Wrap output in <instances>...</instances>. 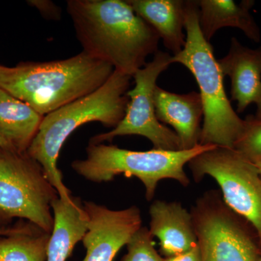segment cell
<instances>
[{
  "label": "cell",
  "mask_w": 261,
  "mask_h": 261,
  "mask_svg": "<svg viewBox=\"0 0 261 261\" xmlns=\"http://www.w3.org/2000/svg\"><path fill=\"white\" fill-rule=\"evenodd\" d=\"M67 12L84 53L123 74L133 77L159 51V34L127 1L69 0Z\"/></svg>",
  "instance_id": "6da1fadb"
},
{
  "label": "cell",
  "mask_w": 261,
  "mask_h": 261,
  "mask_svg": "<svg viewBox=\"0 0 261 261\" xmlns=\"http://www.w3.org/2000/svg\"><path fill=\"white\" fill-rule=\"evenodd\" d=\"M114 71L109 63L82 51L64 60L0 66V88L46 116L93 93Z\"/></svg>",
  "instance_id": "7a4b0ae2"
},
{
  "label": "cell",
  "mask_w": 261,
  "mask_h": 261,
  "mask_svg": "<svg viewBox=\"0 0 261 261\" xmlns=\"http://www.w3.org/2000/svg\"><path fill=\"white\" fill-rule=\"evenodd\" d=\"M132 77L114 70L100 88L44 116L27 153L40 163L51 185L62 200L72 198L58 167L60 152L65 140L76 128L97 121L116 128L126 113Z\"/></svg>",
  "instance_id": "3957f363"
},
{
  "label": "cell",
  "mask_w": 261,
  "mask_h": 261,
  "mask_svg": "<svg viewBox=\"0 0 261 261\" xmlns=\"http://www.w3.org/2000/svg\"><path fill=\"white\" fill-rule=\"evenodd\" d=\"M185 29V47L171 60L172 63H179L190 70L200 89L203 108L200 145L233 149L245 121L235 112L225 92L224 75L219 61L201 32L197 1H186Z\"/></svg>",
  "instance_id": "277c9868"
},
{
  "label": "cell",
  "mask_w": 261,
  "mask_h": 261,
  "mask_svg": "<svg viewBox=\"0 0 261 261\" xmlns=\"http://www.w3.org/2000/svg\"><path fill=\"white\" fill-rule=\"evenodd\" d=\"M216 147L199 145L188 150L132 151L116 145L89 142L87 156L75 160L71 167L81 176L95 183L113 180L120 174L140 179L145 189V197L152 201L159 182L173 179L187 187L190 181L185 166L195 156Z\"/></svg>",
  "instance_id": "5b68a950"
},
{
  "label": "cell",
  "mask_w": 261,
  "mask_h": 261,
  "mask_svg": "<svg viewBox=\"0 0 261 261\" xmlns=\"http://www.w3.org/2000/svg\"><path fill=\"white\" fill-rule=\"evenodd\" d=\"M58 197L40 163L27 152L0 147V222L27 219L51 233Z\"/></svg>",
  "instance_id": "8992f818"
},
{
  "label": "cell",
  "mask_w": 261,
  "mask_h": 261,
  "mask_svg": "<svg viewBox=\"0 0 261 261\" xmlns=\"http://www.w3.org/2000/svg\"><path fill=\"white\" fill-rule=\"evenodd\" d=\"M202 261H258L256 233L225 204L221 192L210 190L190 211Z\"/></svg>",
  "instance_id": "52a82bcc"
},
{
  "label": "cell",
  "mask_w": 261,
  "mask_h": 261,
  "mask_svg": "<svg viewBox=\"0 0 261 261\" xmlns=\"http://www.w3.org/2000/svg\"><path fill=\"white\" fill-rule=\"evenodd\" d=\"M187 165L197 183L207 176L217 182L225 204L252 226L261 249V176L256 165L234 149L217 146Z\"/></svg>",
  "instance_id": "ba28073f"
},
{
  "label": "cell",
  "mask_w": 261,
  "mask_h": 261,
  "mask_svg": "<svg viewBox=\"0 0 261 261\" xmlns=\"http://www.w3.org/2000/svg\"><path fill=\"white\" fill-rule=\"evenodd\" d=\"M172 56L166 51H158L153 60L133 75L135 88L127 92L129 98L126 113L119 124L106 133L91 138L90 143L112 142L116 137L139 135L148 139L154 149L181 150V144L174 130L159 121L154 108V93L158 78L170 65Z\"/></svg>",
  "instance_id": "9c48e42d"
},
{
  "label": "cell",
  "mask_w": 261,
  "mask_h": 261,
  "mask_svg": "<svg viewBox=\"0 0 261 261\" xmlns=\"http://www.w3.org/2000/svg\"><path fill=\"white\" fill-rule=\"evenodd\" d=\"M87 229L82 239L83 261H113L120 250L142 227L140 209L135 205L112 210L92 201H84Z\"/></svg>",
  "instance_id": "30bf717a"
},
{
  "label": "cell",
  "mask_w": 261,
  "mask_h": 261,
  "mask_svg": "<svg viewBox=\"0 0 261 261\" xmlns=\"http://www.w3.org/2000/svg\"><path fill=\"white\" fill-rule=\"evenodd\" d=\"M149 214V233L159 239L164 257L181 255L197 245L191 213L181 202L154 200Z\"/></svg>",
  "instance_id": "8fae6325"
},
{
  "label": "cell",
  "mask_w": 261,
  "mask_h": 261,
  "mask_svg": "<svg viewBox=\"0 0 261 261\" xmlns=\"http://www.w3.org/2000/svg\"><path fill=\"white\" fill-rule=\"evenodd\" d=\"M224 75L231 80V99L237 102V111L244 112L261 99V46L250 49L236 37L231 39L229 51L219 60Z\"/></svg>",
  "instance_id": "7c38bea8"
},
{
  "label": "cell",
  "mask_w": 261,
  "mask_h": 261,
  "mask_svg": "<svg viewBox=\"0 0 261 261\" xmlns=\"http://www.w3.org/2000/svg\"><path fill=\"white\" fill-rule=\"evenodd\" d=\"M154 102L158 119L173 127L179 139L181 150L200 145L203 108L198 92L176 94L157 86Z\"/></svg>",
  "instance_id": "4fadbf2b"
},
{
  "label": "cell",
  "mask_w": 261,
  "mask_h": 261,
  "mask_svg": "<svg viewBox=\"0 0 261 261\" xmlns=\"http://www.w3.org/2000/svg\"><path fill=\"white\" fill-rule=\"evenodd\" d=\"M197 5L201 32L207 42H210L219 29L231 27L241 30L250 40L260 42V29L250 13L255 2L243 0L237 3L232 0H200Z\"/></svg>",
  "instance_id": "5bb4252c"
},
{
  "label": "cell",
  "mask_w": 261,
  "mask_h": 261,
  "mask_svg": "<svg viewBox=\"0 0 261 261\" xmlns=\"http://www.w3.org/2000/svg\"><path fill=\"white\" fill-rule=\"evenodd\" d=\"M54 225L48 244L47 260L66 261L87 229V216L80 199L58 197L51 204Z\"/></svg>",
  "instance_id": "9a60e30c"
},
{
  "label": "cell",
  "mask_w": 261,
  "mask_h": 261,
  "mask_svg": "<svg viewBox=\"0 0 261 261\" xmlns=\"http://www.w3.org/2000/svg\"><path fill=\"white\" fill-rule=\"evenodd\" d=\"M136 13L159 34L165 47L173 56L181 53L186 38L184 34L186 1L128 0Z\"/></svg>",
  "instance_id": "2e32d148"
},
{
  "label": "cell",
  "mask_w": 261,
  "mask_h": 261,
  "mask_svg": "<svg viewBox=\"0 0 261 261\" xmlns=\"http://www.w3.org/2000/svg\"><path fill=\"white\" fill-rule=\"evenodd\" d=\"M44 117L0 88V135L15 150L27 152Z\"/></svg>",
  "instance_id": "e0dca14e"
},
{
  "label": "cell",
  "mask_w": 261,
  "mask_h": 261,
  "mask_svg": "<svg viewBox=\"0 0 261 261\" xmlns=\"http://www.w3.org/2000/svg\"><path fill=\"white\" fill-rule=\"evenodd\" d=\"M51 233L29 224L0 238V261H46Z\"/></svg>",
  "instance_id": "ac0fdd59"
},
{
  "label": "cell",
  "mask_w": 261,
  "mask_h": 261,
  "mask_svg": "<svg viewBox=\"0 0 261 261\" xmlns=\"http://www.w3.org/2000/svg\"><path fill=\"white\" fill-rule=\"evenodd\" d=\"M245 128L233 149L254 164L261 163V119L250 115L245 118Z\"/></svg>",
  "instance_id": "d6986e66"
},
{
  "label": "cell",
  "mask_w": 261,
  "mask_h": 261,
  "mask_svg": "<svg viewBox=\"0 0 261 261\" xmlns=\"http://www.w3.org/2000/svg\"><path fill=\"white\" fill-rule=\"evenodd\" d=\"M127 252L122 261H163L154 246L149 228L142 226L126 245Z\"/></svg>",
  "instance_id": "ffe728a7"
},
{
  "label": "cell",
  "mask_w": 261,
  "mask_h": 261,
  "mask_svg": "<svg viewBox=\"0 0 261 261\" xmlns=\"http://www.w3.org/2000/svg\"><path fill=\"white\" fill-rule=\"evenodd\" d=\"M29 5L37 8L41 14L45 18L58 19L61 13L59 8L54 3L49 1H29Z\"/></svg>",
  "instance_id": "44dd1931"
},
{
  "label": "cell",
  "mask_w": 261,
  "mask_h": 261,
  "mask_svg": "<svg viewBox=\"0 0 261 261\" xmlns=\"http://www.w3.org/2000/svg\"><path fill=\"white\" fill-rule=\"evenodd\" d=\"M163 261H202L198 243L191 250L176 256L163 257Z\"/></svg>",
  "instance_id": "7402d4cb"
},
{
  "label": "cell",
  "mask_w": 261,
  "mask_h": 261,
  "mask_svg": "<svg viewBox=\"0 0 261 261\" xmlns=\"http://www.w3.org/2000/svg\"><path fill=\"white\" fill-rule=\"evenodd\" d=\"M18 227L10 228L0 227V238L9 236L12 233H15L18 230Z\"/></svg>",
  "instance_id": "603a6c76"
},
{
  "label": "cell",
  "mask_w": 261,
  "mask_h": 261,
  "mask_svg": "<svg viewBox=\"0 0 261 261\" xmlns=\"http://www.w3.org/2000/svg\"><path fill=\"white\" fill-rule=\"evenodd\" d=\"M0 147H3V148L13 149V147L10 146V144L8 143V142H7V141L5 140L1 135H0Z\"/></svg>",
  "instance_id": "cb8c5ba5"
},
{
  "label": "cell",
  "mask_w": 261,
  "mask_h": 261,
  "mask_svg": "<svg viewBox=\"0 0 261 261\" xmlns=\"http://www.w3.org/2000/svg\"><path fill=\"white\" fill-rule=\"evenodd\" d=\"M257 111L256 113H255V118H256L257 119H261V99L260 102L257 103Z\"/></svg>",
  "instance_id": "d4e9b609"
},
{
  "label": "cell",
  "mask_w": 261,
  "mask_h": 261,
  "mask_svg": "<svg viewBox=\"0 0 261 261\" xmlns=\"http://www.w3.org/2000/svg\"><path fill=\"white\" fill-rule=\"evenodd\" d=\"M256 165L257 169H258L259 173H260V176H261V163H258V164H255Z\"/></svg>",
  "instance_id": "484cf974"
},
{
  "label": "cell",
  "mask_w": 261,
  "mask_h": 261,
  "mask_svg": "<svg viewBox=\"0 0 261 261\" xmlns=\"http://www.w3.org/2000/svg\"><path fill=\"white\" fill-rule=\"evenodd\" d=\"M258 261H261V255H260V257H259Z\"/></svg>",
  "instance_id": "4316f807"
},
{
  "label": "cell",
  "mask_w": 261,
  "mask_h": 261,
  "mask_svg": "<svg viewBox=\"0 0 261 261\" xmlns=\"http://www.w3.org/2000/svg\"><path fill=\"white\" fill-rule=\"evenodd\" d=\"M0 66H1V65H0Z\"/></svg>",
  "instance_id": "83f0119b"
}]
</instances>
